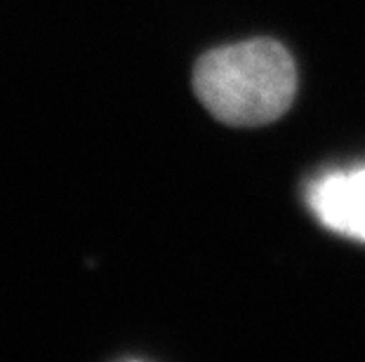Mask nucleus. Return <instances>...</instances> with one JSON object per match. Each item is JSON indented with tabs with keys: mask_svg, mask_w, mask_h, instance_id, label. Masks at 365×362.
<instances>
[{
	"mask_svg": "<svg viewBox=\"0 0 365 362\" xmlns=\"http://www.w3.org/2000/svg\"><path fill=\"white\" fill-rule=\"evenodd\" d=\"M309 203L325 228L365 243V167L339 169L316 179L309 188Z\"/></svg>",
	"mask_w": 365,
	"mask_h": 362,
	"instance_id": "obj_2",
	"label": "nucleus"
},
{
	"mask_svg": "<svg viewBox=\"0 0 365 362\" xmlns=\"http://www.w3.org/2000/svg\"><path fill=\"white\" fill-rule=\"evenodd\" d=\"M193 87L200 104L217 120L257 127L290 109L297 92V68L281 43L257 38L200 57Z\"/></svg>",
	"mask_w": 365,
	"mask_h": 362,
	"instance_id": "obj_1",
	"label": "nucleus"
}]
</instances>
